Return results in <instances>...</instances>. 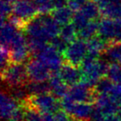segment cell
Returning <instances> with one entry per match:
<instances>
[{
	"instance_id": "9",
	"label": "cell",
	"mask_w": 121,
	"mask_h": 121,
	"mask_svg": "<svg viewBox=\"0 0 121 121\" xmlns=\"http://www.w3.org/2000/svg\"><path fill=\"white\" fill-rule=\"evenodd\" d=\"M59 76L67 86H74L81 81L83 73L78 66L65 62L58 72Z\"/></svg>"
},
{
	"instance_id": "37",
	"label": "cell",
	"mask_w": 121,
	"mask_h": 121,
	"mask_svg": "<svg viewBox=\"0 0 121 121\" xmlns=\"http://www.w3.org/2000/svg\"><path fill=\"white\" fill-rule=\"evenodd\" d=\"M110 95L117 100L121 97V84H114V88L110 93Z\"/></svg>"
},
{
	"instance_id": "10",
	"label": "cell",
	"mask_w": 121,
	"mask_h": 121,
	"mask_svg": "<svg viewBox=\"0 0 121 121\" xmlns=\"http://www.w3.org/2000/svg\"><path fill=\"white\" fill-rule=\"evenodd\" d=\"M21 104L13 99L9 92L2 91L0 97L1 118L3 121H9L13 114L19 108Z\"/></svg>"
},
{
	"instance_id": "2",
	"label": "cell",
	"mask_w": 121,
	"mask_h": 121,
	"mask_svg": "<svg viewBox=\"0 0 121 121\" xmlns=\"http://www.w3.org/2000/svg\"><path fill=\"white\" fill-rule=\"evenodd\" d=\"M22 105L33 108L41 114H55L60 110L61 104L57 100V98L50 93L30 95L27 100Z\"/></svg>"
},
{
	"instance_id": "38",
	"label": "cell",
	"mask_w": 121,
	"mask_h": 121,
	"mask_svg": "<svg viewBox=\"0 0 121 121\" xmlns=\"http://www.w3.org/2000/svg\"><path fill=\"white\" fill-rule=\"evenodd\" d=\"M115 26H116V35L115 40L121 42V19L115 20Z\"/></svg>"
},
{
	"instance_id": "13",
	"label": "cell",
	"mask_w": 121,
	"mask_h": 121,
	"mask_svg": "<svg viewBox=\"0 0 121 121\" xmlns=\"http://www.w3.org/2000/svg\"><path fill=\"white\" fill-rule=\"evenodd\" d=\"M94 107L90 103H75L70 116L74 121H88Z\"/></svg>"
},
{
	"instance_id": "6",
	"label": "cell",
	"mask_w": 121,
	"mask_h": 121,
	"mask_svg": "<svg viewBox=\"0 0 121 121\" xmlns=\"http://www.w3.org/2000/svg\"><path fill=\"white\" fill-rule=\"evenodd\" d=\"M27 75L31 81H46L50 80L52 73L38 59H31L27 64Z\"/></svg>"
},
{
	"instance_id": "14",
	"label": "cell",
	"mask_w": 121,
	"mask_h": 121,
	"mask_svg": "<svg viewBox=\"0 0 121 121\" xmlns=\"http://www.w3.org/2000/svg\"><path fill=\"white\" fill-rule=\"evenodd\" d=\"M49 84L51 87V92L56 98L63 99L67 95L70 88H68L67 85L60 79L58 73H54L52 75Z\"/></svg>"
},
{
	"instance_id": "17",
	"label": "cell",
	"mask_w": 121,
	"mask_h": 121,
	"mask_svg": "<svg viewBox=\"0 0 121 121\" xmlns=\"http://www.w3.org/2000/svg\"><path fill=\"white\" fill-rule=\"evenodd\" d=\"M101 16L105 18L117 20L121 19V2L111 3L100 8Z\"/></svg>"
},
{
	"instance_id": "26",
	"label": "cell",
	"mask_w": 121,
	"mask_h": 121,
	"mask_svg": "<svg viewBox=\"0 0 121 121\" xmlns=\"http://www.w3.org/2000/svg\"><path fill=\"white\" fill-rule=\"evenodd\" d=\"M107 76L114 84H121V66L118 63L109 64Z\"/></svg>"
},
{
	"instance_id": "40",
	"label": "cell",
	"mask_w": 121,
	"mask_h": 121,
	"mask_svg": "<svg viewBox=\"0 0 121 121\" xmlns=\"http://www.w3.org/2000/svg\"><path fill=\"white\" fill-rule=\"evenodd\" d=\"M3 2H9V3H14L16 0H2Z\"/></svg>"
},
{
	"instance_id": "31",
	"label": "cell",
	"mask_w": 121,
	"mask_h": 121,
	"mask_svg": "<svg viewBox=\"0 0 121 121\" xmlns=\"http://www.w3.org/2000/svg\"><path fill=\"white\" fill-rule=\"evenodd\" d=\"M1 57H0V63H1V71L5 70L11 64L10 60V50L9 47L1 46Z\"/></svg>"
},
{
	"instance_id": "27",
	"label": "cell",
	"mask_w": 121,
	"mask_h": 121,
	"mask_svg": "<svg viewBox=\"0 0 121 121\" xmlns=\"http://www.w3.org/2000/svg\"><path fill=\"white\" fill-rule=\"evenodd\" d=\"M91 21L87 18V17L81 10L77 11V12H75L72 19V23L76 27L77 32H79L82 28H84Z\"/></svg>"
},
{
	"instance_id": "18",
	"label": "cell",
	"mask_w": 121,
	"mask_h": 121,
	"mask_svg": "<svg viewBox=\"0 0 121 121\" xmlns=\"http://www.w3.org/2000/svg\"><path fill=\"white\" fill-rule=\"evenodd\" d=\"M52 15L60 25L64 26L71 23V21L73 19L74 13L68 6H66L62 9L54 10L52 13Z\"/></svg>"
},
{
	"instance_id": "4",
	"label": "cell",
	"mask_w": 121,
	"mask_h": 121,
	"mask_svg": "<svg viewBox=\"0 0 121 121\" xmlns=\"http://www.w3.org/2000/svg\"><path fill=\"white\" fill-rule=\"evenodd\" d=\"M37 58L49 68L52 74L58 73L61 68L63 63V56L61 53L57 52L51 45H47L43 51L37 56Z\"/></svg>"
},
{
	"instance_id": "29",
	"label": "cell",
	"mask_w": 121,
	"mask_h": 121,
	"mask_svg": "<svg viewBox=\"0 0 121 121\" xmlns=\"http://www.w3.org/2000/svg\"><path fill=\"white\" fill-rule=\"evenodd\" d=\"M24 108L25 114L23 121H43V114H42L37 109L27 106H24Z\"/></svg>"
},
{
	"instance_id": "1",
	"label": "cell",
	"mask_w": 121,
	"mask_h": 121,
	"mask_svg": "<svg viewBox=\"0 0 121 121\" xmlns=\"http://www.w3.org/2000/svg\"><path fill=\"white\" fill-rule=\"evenodd\" d=\"M2 81L9 89L17 86H25L29 82L27 66L23 63H11L1 71Z\"/></svg>"
},
{
	"instance_id": "36",
	"label": "cell",
	"mask_w": 121,
	"mask_h": 121,
	"mask_svg": "<svg viewBox=\"0 0 121 121\" xmlns=\"http://www.w3.org/2000/svg\"><path fill=\"white\" fill-rule=\"evenodd\" d=\"M68 1L69 0H52V6L54 10L62 9L64 7L68 6Z\"/></svg>"
},
{
	"instance_id": "32",
	"label": "cell",
	"mask_w": 121,
	"mask_h": 121,
	"mask_svg": "<svg viewBox=\"0 0 121 121\" xmlns=\"http://www.w3.org/2000/svg\"><path fill=\"white\" fill-rule=\"evenodd\" d=\"M49 42H50V45L52 46V47H54L57 52H59L61 54L64 53L65 51L67 48L68 45H69V44L66 43V42L60 37H59V36L51 39Z\"/></svg>"
},
{
	"instance_id": "3",
	"label": "cell",
	"mask_w": 121,
	"mask_h": 121,
	"mask_svg": "<svg viewBox=\"0 0 121 121\" xmlns=\"http://www.w3.org/2000/svg\"><path fill=\"white\" fill-rule=\"evenodd\" d=\"M88 52V44L82 39H76L68 45L62 54L65 61L72 66H81Z\"/></svg>"
},
{
	"instance_id": "34",
	"label": "cell",
	"mask_w": 121,
	"mask_h": 121,
	"mask_svg": "<svg viewBox=\"0 0 121 121\" xmlns=\"http://www.w3.org/2000/svg\"><path fill=\"white\" fill-rule=\"evenodd\" d=\"M105 114L97 107H94L88 121H104Z\"/></svg>"
},
{
	"instance_id": "19",
	"label": "cell",
	"mask_w": 121,
	"mask_h": 121,
	"mask_svg": "<svg viewBox=\"0 0 121 121\" xmlns=\"http://www.w3.org/2000/svg\"><path fill=\"white\" fill-rule=\"evenodd\" d=\"M81 11L91 21H97L101 16L100 9L95 0H90L81 8Z\"/></svg>"
},
{
	"instance_id": "16",
	"label": "cell",
	"mask_w": 121,
	"mask_h": 121,
	"mask_svg": "<svg viewBox=\"0 0 121 121\" xmlns=\"http://www.w3.org/2000/svg\"><path fill=\"white\" fill-rule=\"evenodd\" d=\"M20 31V29H18L9 21L3 22L1 27V46L9 47L14 37Z\"/></svg>"
},
{
	"instance_id": "28",
	"label": "cell",
	"mask_w": 121,
	"mask_h": 121,
	"mask_svg": "<svg viewBox=\"0 0 121 121\" xmlns=\"http://www.w3.org/2000/svg\"><path fill=\"white\" fill-rule=\"evenodd\" d=\"M38 14H48L54 11L52 0H34Z\"/></svg>"
},
{
	"instance_id": "8",
	"label": "cell",
	"mask_w": 121,
	"mask_h": 121,
	"mask_svg": "<svg viewBox=\"0 0 121 121\" xmlns=\"http://www.w3.org/2000/svg\"><path fill=\"white\" fill-rule=\"evenodd\" d=\"M23 30L27 37L40 39V40L45 41L47 42H50V39L46 32L43 23H42V21L39 14H37L34 18L27 22Z\"/></svg>"
},
{
	"instance_id": "41",
	"label": "cell",
	"mask_w": 121,
	"mask_h": 121,
	"mask_svg": "<svg viewBox=\"0 0 121 121\" xmlns=\"http://www.w3.org/2000/svg\"><path fill=\"white\" fill-rule=\"evenodd\" d=\"M117 102H118V104H119V107H120V109H121V97L117 99Z\"/></svg>"
},
{
	"instance_id": "39",
	"label": "cell",
	"mask_w": 121,
	"mask_h": 121,
	"mask_svg": "<svg viewBox=\"0 0 121 121\" xmlns=\"http://www.w3.org/2000/svg\"><path fill=\"white\" fill-rule=\"evenodd\" d=\"M104 121H121V116H119V114L106 115Z\"/></svg>"
},
{
	"instance_id": "22",
	"label": "cell",
	"mask_w": 121,
	"mask_h": 121,
	"mask_svg": "<svg viewBox=\"0 0 121 121\" xmlns=\"http://www.w3.org/2000/svg\"><path fill=\"white\" fill-rule=\"evenodd\" d=\"M108 43L109 42L107 41L104 40L99 36H95L93 38H91V40L88 41V51L100 55L101 53H103L105 51Z\"/></svg>"
},
{
	"instance_id": "35",
	"label": "cell",
	"mask_w": 121,
	"mask_h": 121,
	"mask_svg": "<svg viewBox=\"0 0 121 121\" xmlns=\"http://www.w3.org/2000/svg\"><path fill=\"white\" fill-rule=\"evenodd\" d=\"M55 121H74L73 119L64 110H59L54 114Z\"/></svg>"
},
{
	"instance_id": "7",
	"label": "cell",
	"mask_w": 121,
	"mask_h": 121,
	"mask_svg": "<svg viewBox=\"0 0 121 121\" xmlns=\"http://www.w3.org/2000/svg\"><path fill=\"white\" fill-rule=\"evenodd\" d=\"M15 16L27 23L38 14L34 0H16L13 3V13Z\"/></svg>"
},
{
	"instance_id": "15",
	"label": "cell",
	"mask_w": 121,
	"mask_h": 121,
	"mask_svg": "<svg viewBox=\"0 0 121 121\" xmlns=\"http://www.w3.org/2000/svg\"><path fill=\"white\" fill-rule=\"evenodd\" d=\"M103 56L104 60L110 62L111 64L121 62V42H109L105 51L103 52Z\"/></svg>"
},
{
	"instance_id": "23",
	"label": "cell",
	"mask_w": 121,
	"mask_h": 121,
	"mask_svg": "<svg viewBox=\"0 0 121 121\" xmlns=\"http://www.w3.org/2000/svg\"><path fill=\"white\" fill-rule=\"evenodd\" d=\"M78 32L73 23H69L64 25L60 29V37L65 41L67 44H70L76 40L78 36Z\"/></svg>"
},
{
	"instance_id": "20",
	"label": "cell",
	"mask_w": 121,
	"mask_h": 121,
	"mask_svg": "<svg viewBox=\"0 0 121 121\" xmlns=\"http://www.w3.org/2000/svg\"><path fill=\"white\" fill-rule=\"evenodd\" d=\"M26 87L30 95H37L51 91L50 84L47 81H29Z\"/></svg>"
},
{
	"instance_id": "21",
	"label": "cell",
	"mask_w": 121,
	"mask_h": 121,
	"mask_svg": "<svg viewBox=\"0 0 121 121\" xmlns=\"http://www.w3.org/2000/svg\"><path fill=\"white\" fill-rule=\"evenodd\" d=\"M99 31V22L91 21L84 28L78 32V37L84 41H89L94 37Z\"/></svg>"
},
{
	"instance_id": "11",
	"label": "cell",
	"mask_w": 121,
	"mask_h": 121,
	"mask_svg": "<svg viewBox=\"0 0 121 121\" xmlns=\"http://www.w3.org/2000/svg\"><path fill=\"white\" fill-rule=\"evenodd\" d=\"M95 103V107L100 109L105 115L118 114L121 112L117 100L110 95H98Z\"/></svg>"
},
{
	"instance_id": "5",
	"label": "cell",
	"mask_w": 121,
	"mask_h": 121,
	"mask_svg": "<svg viewBox=\"0 0 121 121\" xmlns=\"http://www.w3.org/2000/svg\"><path fill=\"white\" fill-rule=\"evenodd\" d=\"M98 95L95 89L88 87L84 83L80 82L71 86L67 97L76 103H90L93 104L95 102Z\"/></svg>"
},
{
	"instance_id": "25",
	"label": "cell",
	"mask_w": 121,
	"mask_h": 121,
	"mask_svg": "<svg viewBox=\"0 0 121 121\" xmlns=\"http://www.w3.org/2000/svg\"><path fill=\"white\" fill-rule=\"evenodd\" d=\"M9 91V95L21 104H24V103L27 100L29 96H30V94H29V92L27 91L26 86L11 88Z\"/></svg>"
},
{
	"instance_id": "12",
	"label": "cell",
	"mask_w": 121,
	"mask_h": 121,
	"mask_svg": "<svg viewBox=\"0 0 121 121\" xmlns=\"http://www.w3.org/2000/svg\"><path fill=\"white\" fill-rule=\"evenodd\" d=\"M99 36L108 42L115 40V20L103 17L99 22Z\"/></svg>"
},
{
	"instance_id": "24",
	"label": "cell",
	"mask_w": 121,
	"mask_h": 121,
	"mask_svg": "<svg viewBox=\"0 0 121 121\" xmlns=\"http://www.w3.org/2000/svg\"><path fill=\"white\" fill-rule=\"evenodd\" d=\"M114 83L108 77H103L98 81L95 86V91L97 95H110Z\"/></svg>"
},
{
	"instance_id": "30",
	"label": "cell",
	"mask_w": 121,
	"mask_h": 121,
	"mask_svg": "<svg viewBox=\"0 0 121 121\" xmlns=\"http://www.w3.org/2000/svg\"><path fill=\"white\" fill-rule=\"evenodd\" d=\"M13 13V3L1 1V21L3 22L7 21Z\"/></svg>"
},
{
	"instance_id": "33",
	"label": "cell",
	"mask_w": 121,
	"mask_h": 121,
	"mask_svg": "<svg viewBox=\"0 0 121 121\" xmlns=\"http://www.w3.org/2000/svg\"><path fill=\"white\" fill-rule=\"evenodd\" d=\"M90 0H69L68 1V7L73 11L77 12L81 10V8Z\"/></svg>"
}]
</instances>
